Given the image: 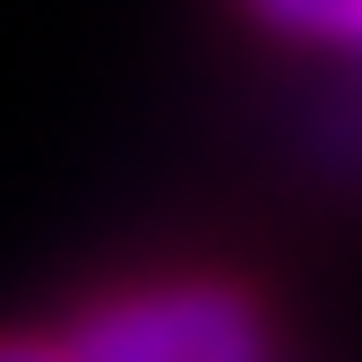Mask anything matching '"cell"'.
I'll use <instances>...</instances> for the list:
<instances>
[{"label":"cell","instance_id":"1","mask_svg":"<svg viewBox=\"0 0 362 362\" xmlns=\"http://www.w3.org/2000/svg\"><path fill=\"white\" fill-rule=\"evenodd\" d=\"M78 362H276L259 302L233 285H139L69 328Z\"/></svg>","mask_w":362,"mask_h":362},{"label":"cell","instance_id":"2","mask_svg":"<svg viewBox=\"0 0 362 362\" xmlns=\"http://www.w3.org/2000/svg\"><path fill=\"white\" fill-rule=\"evenodd\" d=\"M242 9L276 35H302V43H328V52L362 61V0H242Z\"/></svg>","mask_w":362,"mask_h":362},{"label":"cell","instance_id":"3","mask_svg":"<svg viewBox=\"0 0 362 362\" xmlns=\"http://www.w3.org/2000/svg\"><path fill=\"white\" fill-rule=\"evenodd\" d=\"M9 362H78V354H69V337H61V345H43V337H18V345H9Z\"/></svg>","mask_w":362,"mask_h":362}]
</instances>
